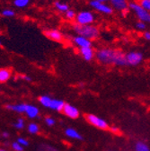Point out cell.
I'll list each match as a JSON object with an SVG mask.
<instances>
[{"mask_svg":"<svg viewBox=\"0 0 150 151\" xmlns=\"http://www.w3.org/2000/svg\"><path fill=\"white\" fill-rule=\"evenodd\" d=\"M96 58L99 61L104 64H114L117 66H126V55L118 50L101 49L96 52Z\"/></svg>","mask_w":150,"mask_h":151,"instance_id":"1","label":"cell"},{"mask_svg":"<svg viewBox=\"0 0 150 151\" xmlns=\"http://www.w3.org/2000/svg\"><path fill=\"white\" fill-rule=\"evenodd\" d=\"M73 29L78 35L85 37L89 40H93L99 36V29L93 24L80 25L76 24L73 26Z\"/></svg>","mask_w":150,"mask_h":151,"instance_id":"2","label":"cell"},{"mask_svg":"<svg viewBox=\"0 0 150 151\" xmlns=\"http://www.w3.org/2000/svg\"><path fill=\"white\" fill-rule=\"evenodd\" d=\"M128 6L135 13L139 21L150 24V12L144 9L139 3H130Z\"/></svg>","mask_w":150,"mask_h":151,"instance_id":"3","label":"cell"},{"mask_svg":"<svg viewBox=\"0 0 150 151\" xmlns=\"http://www.w3.org/2000/svg\"><path fill=\"white\" fill-rule=\"evenodd\" d=\"M95 22V14L90 11H82L77 14L76 23L80 25L92 24Z\"/></svg>","mask_w":150,"mask_h":151,"instance_id":"4","label":"cell"},{"mask_svg":"<svg viewBox=\"0 0 150 151\" xmlns=\"http://www.w3.org/2000/svg\"><path fill=\"white\" fill-rule=\"evenodd\" d=\"M90 6L95 10H96L100 13H103L104 14H111L112 12H113L112 7L108 6L106 3L99 2L97 0H92L90 2Z\"/></svg>","mask_w":150,"mask_h":151,"instance_id":"5","label":"cell"},{"mask_svg":"<svg viewBox=\"0 0 150 151\" xmlns=\"http://www.w3.org/2000/svg\"><path fill=\"white\" fill-rule=\"evenodd\" d=\"M142 60H143V55L139 51H130L128 54H126L127 65L137 66L142 61Z\"/></svg>","mask_w":150,"mask_h":151,"instance_id":"6","label":"cell"},{"mask_svg":"<svg viewBox=\"0 0 150 151\" xmlns=\"http://www.w3.org/2000/svg\"><path fill=\"white\" fill-rule=\"evenodd\" d=\"M87 120L91 124L95 125V127L100 128L102 129H106L108 128V124L104 120H103L95 115H93V114H89L87 116Z\"/></svg>","mask_w":150,"mask_h":151,"instance_id":"7","label":"cell"},{"mask_svg":"<svg viewBox=\"0 0 150 151\" xmlns=\"http://www.w3.org/2000/svg\"><path fill=\"white\" fill-rule=\"evenodd\" d=\"M73 42L76 44L78 47H79L80 49L82 48H87V47H91L92 42L91 40L87 39L85 37L80 36V35H77L73 38Z\"/></svg>","mask_w":150,"mask_h":151,"instance_id":"8","label":"cell"},{"mask_svg":"<svg viewBox=\"0 0 150 151\" xmlns=\"http://www.w3.org/2000/svg\"><path fill=\"white\" fill-rule=\"evenodd\" d=\"M44 34L47 38L55 42H61L63 40V34L59 30H47L44 32Z\"/></svg>","mask_w":150,"mask_h":151,"instance_id":"9","label":"cell"},{"mask_svg":"<svg viewBox=\"0 0 150 151\" xmlns=\"http://www.w3.org/2000/svg\"><path fill=\"white\" fill-rule=\"evenodd\" d=\"M63 112L67 117H70L72 119H76L79 116L78 110L75 106L70 105V104H65V106L63 108Z\"/></svg>","mask_w":150,"mask_h":151,"instance_id":"10","label":"cell"},{"mask_svg":"<svg viewBox=\"0 0 150 151\" xmlns=\"http://www.w3.org/2000/svg\"><path fill=\"white\" fill-rule=\"evenodd\" d=\"M110 2L115 10L118 11H125L128 8V4L126 0H110Z\"/></svg>","mask_w":150,"mask_h":151,"instance_id":"11","label":"cell"},{"mask_svg":"<svg viewBox=\"0 0 150 151\" xmlns=\"http://www.w3.org/2000/svg\"><path fill=\"white\" fill-rule=\"evenodd\" d=\"M80 53L83 57V59L86 61H90L93 60V50L91 47H87V48H82L80 49Z\"/></svg>","mask_w":150,"mask_h":151,"instance_id":"12","label":"cell"},{"mask_svg":"<svg viewBox=\"0 0 150 151\" xmlns=\"http://www.w3.org/2000/svg\"><path fill=\"white\" fill-rule=\"evenodd\" d=\"M6 109L11 110V111H14L16 112H25L26 111V108H27V104H7L6 106Z\"/></svg>","mask_w":150,"mask_h":151,"instance_id":"13","label":"cell"},{"mask_svg":"<svg viewBox=\"0 0 150 151\" xmlns=\"http://www.w3.org/2000/svg\"><path fill=\"white\" fill-rule=\"evenodd\" d=\"M26 114L28 115L29 118H35L38 116L39 114V110L37 107L33 106V105H30V104H27V108H26Z\"/></svg>","mask_w":150,"mask_h":151,"instance_id":"14","label":"cell"},{"mask_svg":"<svg viewBox=\"0 0 150 151\" xmlns=\"http://www.w3.org/2000/svg\"><path fill=\"white\" fill-rule=\"evenodd\" d=\"M64 106H65V103L63 101L52 99L50 108L52 110H56V111H63Z\"/></svg>","mask_w":150,"mask_h":151,"instance_id":"15","label":"cell"},{"mask_svg":"<svg viewBox=\"0 0 150 151\" xmlns=\"http://www.w3.org/2000/svg\"><path fill=\"white\" fill-rule=\"evenodd\" d=\"M66 135L67 137H70L72 139H81L82 137L81 135L78 133V132L76 130V129H71V128H68L66 129Z\"/></svg>","mask_w":150,"mask_h":151,"instance_id":"16","label":"cell"},{"mask_svg":"<svg viewBox=\"0 0 150 151\" xmlns=\"http://www.w3.org/2000/svg\"><path fill=\"white\" fill-rule=\"evenodd\" d=\"M10 76H11V72L9 69L7 68H2L0 70V82H6L10 78Z\"/></svg>","mask_w":150,"mask_h":151,"instance_id":"17","label":"cell"},{"mask_svg":"<svg viewBox=\"0 0 150 151\" xmlns=\"http://www.w3.org/2000/svg\"><path fill=\"white\" fill-rule=\"evenodd\" d=\"M54 6H55L56 9L59 10L60 12H62V13H66L67 11L69 10V7H68V6H67V4L61 3V2H60V1H56V2L54 3Z\"/></svg>","mask_w":150,"mask_h":151,"instance_id":"18","label":"cell"},{"mask_svg":"<svg viewBox=\"0 0 150 151\" xmlns=\"http://www.w3.org/2000/svg\"><path fill=\"white\" fill-rule=\"evenodd\" d=\"M30 3V0H14V5L16 7L19 8H24L27 6Z\"/></svg>","mask_w":150,"mask_h":151,"instance_id":"19","label":"cell"},{"mask_svg":"<svg viewBox=\"0 0 150 151\" xmlns=\"http://www.w3.org/2000/svg\"><path fill=\"white\" fill-rule=\"evenodd\" d=\"M51 101H52V99H51L50 97L47 96H43L40 97V103H41L43 106L48 107V108H50V104H51Z\"/></svg>","mask_w":150,"mask_h":151,"instance_id":"20","label":"cell"},{"mask_svg":"<svg viewBox=\"0 0 150 151\" xmlns=\"http://www.w3.org/2000/svg\"><path fill=\"white\" fill-rule=\"evenodd\" d=\"M136 151H150L149 147L143 142H139L137 143L136 147H135Z\"/></svg>","mask_w":150,"mask_h":151,"instance_id":"21","label":"cell"},{"mask_svg":"<svg viewBox=\"0 0 150 151\" xmlns=\"http://www.w3.org/2000/svg\"><path fill=\"white\" fill-rule=\"evenodd\" d=\"M139 4L146 11L150 12V0H139Z\"/></svg>","mask_w":150,"mask_h":151,"instance_id":"22","label":"cell"},{"mask_svg":"<svg viewBox=\"0 0 150 151\" xmlns=\"http://www.w3.org/2000/svg\"><path fill=\"white\" fill-rule=\"evenodd\" d=\"M28 130H29L30 133H32V134H36L37 132L39 131V127H38V125L35 124V123H31L28 126Z\"/></svg>","mask_w":150,"mask_h":151,"instance_id":"23","label":"cell"},{"mask_svg":"<svg viewBox=\"0 0 150 151\" xmlns=\"http://www.w3.org/2000/svg\"><path fill=\"white\" fill-rule=\"evenodd\" d=\"M65 14H65L66 17L68 19V20H74V19H76V17H77V14L75 13L74 10H71V9H69L68 11H67Z\"/></svg>","mask_w":150,"mask_h":151,"instance_id":"24","label":"cell"},{"mask_svg":"<svg viewBox=\"0 0 150 151\" xmlns=\"http://www.w3.org/2000/svg\"><path fill=\"white\" fill-rule=\"evenodd\" d=\"M1 14L5 17H13L14 15V11L12 9H4Z\"/></svg>","mask_w":150,"mask_h":151,"instance_id":"25","label":"cell"},{"mask_svg":"<svg viewBox=\"0 0 150 151\" xmlns=\"http://www.w3.org/2000/svg\"><path fill=\"white\" fill-rule=\"evenodd\" d=\"M14 126L17 129H22L24 127V120H23V119H19V120H18V121L14 124Z\"/></svg>","mask_w":150,"mask_h":151,"instance_id":"26","label":"cell"},{"mask_svg":"<svg viewBox=\"0 0 150 151\" xmlns=\"http://www.w3.org/2000/svg\"><path fill=\"white\" fill-rule=\"evenodd\" d=\"M136 28H137V30H139V31H145L146 28V23L141 22V21H139V22L136 24Z\"/></svg>","mask_w":150,"mask_h":151,"instance_id":"27","label":"cell"},{"mask_svg":"<svg viewBox=\"0 0 150 151\" xmlns=\"http://www.w3.org/2000/svg\"><path fill=\"white\" fill-rule=\"evenodd\" d=\"M12 147H13L15 151H23V146H22L21 144H19L18 142L13 143Z\"/></svg>","mask_w":150,"mask_h":151,"instance_id":"28","label":"cell"},{"mask_svg":"<svg viewBox=\"0 0 150 151\" xmlns=\"http://www.w3.org/2000/svg\"><path fill=\"white\" fill-rule=\"evenodd\" d=\"M45 122H46L47 125H49V126H52V125L55 124L54 119H52V118H50V117H47V118L45 119Z\"/></svg>","mask_w":150,"mask_h":151,"instance_id":"29","label":"cell"},{"mask_svg":"<svg viewBox=\"0 0 150 151\" xmlns=\"http://www.w3.org/2000/svg\"><path fill=\"white\" fill-rule=\"evenodd\" d=\"M17 142L19 143V144H21L22 146H27V145H28V141H27L26 139H23V138H20V139H18Z\"/></svg>","mask_w":150,"mask_h":151,"instance_id":"30","label":"cell"},{"mask_svg":"<svg viewBox=\"0 0 150 151\" xmlns=\"http://www.w3.org/2000/svg\"><path fill=\"white\" fill-rule=\"evenodd\" d=\"M143 36H144V38H145L146 40L150 41V32H145Z\"/></svg>","mask_w":150,"mask_h":151,"instance_id":"31","label":"cell"},{"mask_svg":"<svg viewBox=\"0 0 150 151\" xmlns=\"http://www.w3.org/2000/svg\"><path fill=\"white\" fill-rule=\"evenodd\" d=\"M3 137L4 138H8L9 137V133H8V132H4V133H3Z\"/></svg>","mask_w":150,"mask_h":151,"instance_id":"32","label":"cell"},{"mask_svg":"<svg viewBox=\"0 0 150 151\" xmlns=\"http://www.w3.org/2000/svg\"><path fill=\"white\" fill-rule=\"evenodd\" d=\"M99 2H103V3H106L107 1H110V0H97Z\"/></svg>","mask_w":150,"mask_h":151,"instance_id":"33","label":"cell"},{"mask_svg":"<svg viewBox=\"0 0 150 151\" xmlns=\"http://www.w3.org/2000/svg\"><path fill=\"white\" fill-rule=\"evenodd\" d=\"M24 78L25 80H28V81L31 80V78H29V77H24Z\"/></svg>","mask_w":150,"mask_h":151,"instance_id":"34","label":"cell"},{"mask_svg":"<svg viewBox=\"0 0 150 151\" xmlns=\"http://www.w3.org/2000/svg\"><path fill=\"white\" fill-rule=\"evenodd\" d=\"M0 151H6V150H4V149H1V150H0Z\"/></svg>","mask_w":150,"mask_h":151,"instance_id":"35","label":"cell"}]
</instances>
